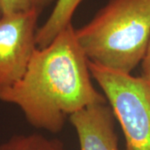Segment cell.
Returning <instances> with one entry per match:
<instances>
[{
	"mask_svg": "<svg viewBox=\"0 0 150 150\" xmlns=\"http://www.w3.org/2000/svg\"><path fill=\"white\" fill-rule=\"evenodd\" d=\"M0 100L19 108L33 127L54 134L73 113L107 102L93 85L88 59L73 24L45 48L35 49L23 77Z\"/></svg>",
	"mask_w": 150,
	"mask_h": 150,
	"instance_id": "obj_1",
	"label": "cell"
},
{
	"mask_svg": "<svg viewBox=\"0 0 150 150\" xmlns=\"http://www.w3.org/2000/svg\"><path fill=\"white\" fill-rule=\"evenodd\" d=\"M75 34L88 61L130 74L149 40L150 0H109Z\"/></svg>",
	"mask_w": 150,
	"mask_h": 150,
	"instance_id": "obj_2",
	"label": "cell"
},
{
	"mask_svg": "<svg viewBox=\"0 0 150 150\" xmlns=\"http://www.w3.org/2000/svg\"><path fill=\"white\" fill-rule=\"evenodd\" d=\"M125 138L124 150H150V85L142 77L108 69L88 61Z\"/></svg>",
	"mask_w": 150,
	"mask_h": 150,
	"instance_id": "obj_3",
	"label": "cell"
},
{
	"mask_svg": "<svg viewBox=\"0 0 150 150\" xmlns=\"http://www.w3.org/2000/svg\"><path fill=\"white\" fill-rule=\"evenodd\" d=\"M39 13L3 14L0 18V94L15 85L35 49Z\"/></svg>",
	"mask_w": 150,
	"mask_h": 150,
	"instance_id": "obj_4",
	"label": "cell"
},
{
	"mask_svg": "<svg viewBox=\"0 0 150 150\" xmlns=\"http://www.w3.org/2000/svg\"><path fill=\"white\" fill-rule=\"evenodd\" d=\"M69 118L76 130L80 150H119L115 117L107 102L89 105Z\"/></svg>",
	"mask_w": 150,
	"mask_h": 150,
	"instance_id": "obj_5",
	"label": "cell"
},
{
	"mask_svg": "<svg viewBox=\"0 0 150 150\" xmlns=\"http://www.w3.org/2000/svg\"><path fill=\"white\" fill-rule=\"evenodd\" d=\"M83 0H57L48 19L36 34L38 48H45L65 28L72 24V18L77 8Z\"/></svg>",
	"mask_w": 150,
	"mask_h": 150,
	"instance_id": "obj_6",
	"label": "cell"
},
{
	"mask_svg": "<svg viewBox=\"0 0 150 150\" xmlns=\"http://www.w3.org/2000/svg\"><path fill=\"white\" fill-rule=\"evenodd\" d=\"M0 150H64L57 139H48L38 134L15 135L0 144Z\"/></svg>",
	"mask_w": 150,
	"mask_h": 150,
	"instance_id": "obj_7",
	"label": "cell"
},
{
	"mask_svg": "<svg viewBox=\"0 0 150 150\" xmlns=\"http://www.w3.org/2000/svg\"><path fill=\"white\" fill-rule=\"evenodd\" d=\"M54 0H0V10L3 14L36 12L41 14L43 9Z\"/></svg>",
	"mask_w": 150,
	"mask_h": 150,
	"instance_id": "obj_8",
	"label": "cell"
},
{
	"mask_svg": "<svg viewBox=\"0 0 150 150\" xmlns=\"http://www.w3.org/2000/svg\"><path fill=\"white\" fill-rule=\"evenodd\" d=\"M142 64V78L150 85V38L148 43Z\"/></svg>",
	"mask_w": 150,
	"mask_h": 150,
	"instance_id": "obj_9",
	"label": "cell"
},
{
	"mask_svg": "<svg viewBox=\"0 0 150 150\" xmlns=\"http://www.w3.org/2000/svg\"><path fill=\"white\" fill-rule=\"evenodd\" d=\"M2 17V12H1V10H0V18Z\"/></svg>",
	"mask_w": 150,
	"mask_h": 150,
	"instance_id": "obj_10",
	"label": "cell"
}]
</instances>
